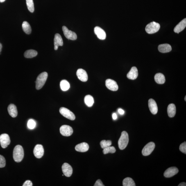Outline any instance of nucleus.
Returning a JSON list of instances; mask_svg holds the SVG:
<instances>
[{
    "label": "nucleus",
    "instance_id": "obj_25",
    "mask_svg": "<svg viewBox=\"0 0 186 186\" xmlns=\"http://www.w3.org/2000/svg\"><path fill=\"white\" fill-rule=\"evenodd\" d=\"M37 52L34 50H29L25 52L24 56L25 57L27 58H34L37 56Z\"/></svg>",
    "mask_w": 186,
    "mask_h": 186
},
{
    "label": "nucleus",
    "instance_id": "obj_22",
    "mask_svg": "<svg viewBox=\"0 0 186 186\" xmlns=\"http://www.w3.org/2000/svg\"><path fill=\"white\" fill-rule=\"evenodd\" d=\"M158 50L161 53H167L171 51L172 47L169 44H161L158 46Z\"/></svg>",
    "mask_w": 186,
    "mask_h": 186
},
{
    "label": "nucleus",
    "instance_id": "obj_26",
    "mask_svg": "<svg viewBox=\"0 0 186 186\" xmlns=\"http://www.w3.org/2000/svg\"><path fill=\"white\" fill-rule=\"evenodd\" d=\"M84 100H85V103L87 106L91 107L94 104V98L90 95L86 96Z\"/></svg>",
    "mask_w": 186,
    "mask_h": 186
},
{
    "label": "nucleus",
    "instance_id": "obj_15",
    "mask_svg": "<svg viewBox=\"0 0 186 186\" xmlns=\"http://www.w3.org/2000/svg\"><path fill=\"white\" fill-rule=\"evenodd\" d=\"M94 32L98 38L101 40H105L106 38V34L105 31L99 27L96 26L94 29Z\"/></svg>",
    "mask_w": 186,
    "mask_h": 186
},
{
    "label": "nucleus",
    "instance_id": "obj_8",
    "mask_svg": "<svg viewBox=\"0 0 186 186\" xmlns=\"http://www.w3.org/2000/svg\"><path fill=\"white\" fill-rule=\"evenodd\" d=\"M0 143L2 148L3 149L8 147L10 143L9 136L7 134H2L0 135Z\"/></svg>",
    "mask_w": 186,
    "mask_h": 186
},
{
    "label": "nucleus",
    "instance_id": "obj_12",
    "mask_svg": "<svg viewBox=\"0 0 186 186\" xmlns=\"http://www.w3.org/2000/svg\"><path fill=\"white\" fill-rule=\"evenodd\" d=\"M62 172L66 176L70 177L72 174L73 170L69 164L65 163L62 165Z\"/></svg>",
    "mask_w": 186,
    "mask_h": 186
},
{
    "label": "nucleus",
    "instance_id": "obj_40",
    "mask_svg": "<svg viewBox=\"0 0 186 186\" xmlns=\"http://www.w3.org/2000/svg\"><path fill=\"white\" fill-rule=\"evenodd\" d=\"M186 184L185 182H182V183H180L179 185H178V186H186Z\"/></svg>",
    "mask_w": 186,
    "mask_h": 186
},
{
    "label": "nucleus",
    "instance_id": "obj_5",
    "mask_svg": "<svg viewBox=\"0 0 186 186\" xmlns=\"http://www.w3.org/2000/svg\"><path fill=\"white\" fill-rule=\"evenodd\" d=\"M59 112L64 117L71 120H74L75 119V116L74 113L67 108L62 107L60 109Z\"/></svg>",
    "mask_w": 186,
    "mask_h": 186
},
{
    "label": "nucleus",
    "instance_id": "obj_28",
    "mask_svg": "<svg viewBox=\"0 0 186 186\" xmlns=\"http://www.w3.org/2000/svg\"><path fill=\"white\" fill-rule=\"evenodd\" d=\"M123 186H135V182L131 178H127L124 179L123 181Z\"/></svg>",
    "mask_w": 186,
    "mask_h": 186
},
{
    "label": "nucleus",
    "instance_id": "obj_35",
    "mask_svg": "<svg viewBox=\"0 0 186 186\" xmlns=\"http://www.w3.org/2000/svg\"><path fill=\"white\" fill-rule=\"evenodd\" d=\"M179 149L180 151L182 152V153L186 154V142L182 143L180 145Z\"/></svg>",
    "mask_w": 186,
    "mask_h": 186
},
{
    "label": "nucleus",
    "instance_id": "obj_38",
    "mask_svg": "<svg viewBox=\"0 0 186 186\" xmlns=\"http://www.w3.org/2000/svg\"><path fill=\"white\" fill-rule=\"evenodd\" d=\"M118 112L121 115H123L124 114V111L121 109H119L118 110Z\"/></svg>",
    "mask_w": 186,
    "mask_h": 186
},
{
    "label": "nucleus",
    "instance_id": "obj_14",
    "mask_svg": "<svg viewBox=\"0 0 186 186\" xmlns=\"http://www.w3.org/2000/svg\"><path fill=\"white\" fill-rule=\"evenodd\" d=\"M178 172V170L176 167H172L168 168L165 171L164 176L166 178H170L176 175Z\"/></svg>",
    "mask_w": 186,
    "mask_h": 186
},
{
    "label": "nucleus",
    "instance_id": "obj_31",
    "mask_svg": "<svg viewBox=\"0 0 186 186\" xmlns=\"http://www.w3.org/2000/svg\"><path fill=\"white\" fill-rule=\"evenodd\" d=\"M116 152V149L114 146H109L108 147L103 149V152L104 154H107L109 153H114Z\"/></svg>",
    "mask_w": 186,
    "mask_h": 186
},
{
    "label": "nucleus",
    "instance_id": "obj_7",
    "mask_svg": "<svg viewBox=\"0 0 186 186\" xmlns=\"http://www.w3.org/2000/svg\"><path fill=\"white\" fill-rule=\"evenodd\" d=\"M62 29L64 35L66 38L72 40H76L77 39V37L75 32L69 30L65 26L62 27Z\"/></svg>",
    "mask_w": 186,
    "mask_h": 186
},
{
    "label": "nucleus",
    "instance_id": "obj_11",
    "mask_svg": "<svg viewBox=\"0 0 186 186\" xmlns=\"http://www.w3.org/2000/svg\"><path fill=\"white\" fill-rule=\"evenodd\" d=\"M105 85L107 88L112 91H116L118 89L117 83L111 79H108L105 81Z\"/></svg>",
    "mask_w": 186,
    "mask_h": 186
},
{
    "label": "nucleus",
    "instance_id": "obj_43",
    "mask_svg": "<svg viewBox=\"0 0 186 186\" xmlns=\"http://www.w3.org/2000/svg\"><path fill=\"white\" fill-rule=\"evenodd\" d=\"M186 96H185V101H186Z\"/></svg>",
    "mask_w": 186,
    "mask_h": 186
},
{
    "label": "nucleus",
    "instance_id": "obj_23",
    "mask_svg": "<svg viewBox=\"0 0 186 186\" xmlns=\"http://www.w3.org/2000/svg\"><path fill=\"white\" fill-rule=\"evenodd\" d=\"M167 112L168 116L170 118L174 117L176 115V109L174 104H170L168 107Z\"/></svg>",
    "mask_w": 186,
    "mask_h": 186
},
{
    "label": "nucleus",
    "instance_id": "obj_29",
    "mask_svg": "<svg viewBox=\"0 0 186 186\" xmlns=\"http://www.w3.org/2000/svg\"><path fill=\"white\" fill-rule=\"evenodd\" d=\"M61 89L63 91H66L68 90L70 87L69 82L67 80H63L60 83Z\"/></svg>",
    "mask_w": 186,
    "mask_h": 186
},
{
    "label": "nucleus",
    "instance_id": "obj_33",
    "mask_svg": "<svg viewBox=\"0 0 186 186\" xmlns=\"http://www.w3.org/2000/svg\"><path fill=\"white\" fill-rule=\"evenodd\" d=\"M36 123L33 119H30L28 121L27 123L28 128L30 129H33L35 128Z\"/></svg>",
    "mask_w": 186,
    "mask_h": 186
},
{
    "label": "nucleus",
    "instance_id": "obj_3",
    "mask_svg": "<svg viewBox=\"0 0 186 186\" xmlns=\"http://www.w3.org/2000/svg\"><path fill=\"white\" fill-rule=\"evenodd\" d=\"M129 141V138L128 133L126 131H123L118 143L119 149L122 150L125 149L128 145Z\"/></svg>",
    "mask_w": 186,
    "mask_h": 186
},
{
    "label": "nucleus",
    "instance_id": "obj_27",
    "mask_svg": "<svg viewBox=\"0 0 186 186\" xmlns=\"http://www.w3.org/2000/svg\"><path fill=\"white\" fill-rule=\"evenodd\" d=\"M22 28L23 31L27 34H30L31 33V29L30 25L27 22L25 21L22 24Z\"/></svg>",
    "mask_w": 186,
    "mask_h": 186
},
{
    "label": "nucleus",
    "instance_id": "obj_2",
    "mask_svg": "<svg viewBox=\"0 0 186 186\" xmlns=\"http://www.w3.org/2000/svg\"><path fill=\"white\" fill-rule=\"evenodd\" d=\"M48 76L47 73L44 72L41 73L38 76L36 85V88L37 90H40L44 86L47 79Z\"/></svg>",
    "mask_w": 186,
    "mask_h": 186
},
{
    "label": "nucleus",
    "instance_id": "obj_4",
    "mask_svg": "<svg viewBox=\"0 0 186 186\" xmlns=\"http://www.w3.org/2000/svg\"><path fill=\"white\" fill-rule=\"evenodd\" d=\"M160 28V25L159 23L153 21L146 25V31L148 34H153L158 32Z\"/></svg>",
    "mask_w": 186,
    "mask_h": 186
},
{
    "label": "nucleus",
    "instance_id": "obj_36",
    "mask_svg": "<svg viewBox=\"0 0 186 186\" xmlns=\"http://www.w3.org/2000/svg\"><path fill=\"white\" fill-rule=\"evenodd\" d=\"M94 186H105L103 185L102 182L99 179L96 181L95 183Z\"/></svg>",
    "mask_w": 186,
    "mask_h": 186
},
{
    "label": "nucleus",
    "instance_id": "obj_1",
    "mask_svg": "<svg viewBox=\"0 0 186 186\" xmlns=\"http://www.w3.org/2000/svg\"><path fill=\"white\" fill-rule=\"evenodd\" d=\"M13 157L14 161L18 163L22 161L24 157V149L22 146L17 145L14 148Z\"/></svg>",
    "mask_w": 186,
    "mask_h": 186
},
{
    "label": "nucleus",
    "instance_id": "obj_42",
    "mask_svg": "<svg viewBox=\"0 0 186 186\" xmlns=\"http://www.w3.org/2000/svg\"><path fill=\"white\" fill-rule=\"evenodd\" d=\"M5 1V0H0V2L3 3V2H4Z\"/></svg>",
    "mask_w": 186,
    "mask_h": 186
},
{
    "label": "nucleus",
    "instance_id": "obj_30",
    "mask_svg": "<svg viewBox=\"0 0 186 186\" xmlns=\"http://www.w3.org/2000/svg\"><path fill=\"white\" fill-rule=\"evenodd\" d=\"M26 2L28 10L30 12H33L34 11V6L33 0H26Z\"/></svg>",
    "mask_w": 186,
    "mask_h": 186
},
{
    "label": "nucleus",
    "instance_id": "obj_34",
    "mask_svg": "<svg viewBox=\"0 0 186 186\" xmlns=\"http://www.w3.org/2000/svg\"><path fill=\"white\" fill-rule=\"evenodd\" d=\"M6 160L4 157L0 155V168L4 167L6 165Z\"/></svg>",
    "mask_w": 186,
    "mask_h": 186
},
{
    "label": "nucleus",
    "instance_id": "obj_21",
    "mask_svg": "<svg viewBox=\"0 0 186 186\" xmlns=\"http://www.w3.org/2000/svg\"><path fill=\"white\" fill-rule=\"evenodd\" d=\"M8 111L9 114L12 118L17 117L18 111L16 107L13 104H11L8 107Z\"/></svg>",
    "mask_w": 186,
    "mask_h": 186
},
{
    "label": "nucleus",
    "instance_id": "obj_24",
    "mask_svg": "<svg viewBox=\"0 0 186 186\" xmlns=\"http://www.w3.org/2000/svg\"><path fill=\"white\" fill-rule=\"evenodd\" d=\"M155 79L157 83L163 84L165 83V79L164 75L161 73H158L155 75Z\"/></svg>",
    "mask_w": 186,
    "mask_h": 186
},
{
    "label": "nucleus",
    "instance_id": "obj_20",
    "mask_svg": "<svg viewBox=\"0 0 186 186\" xmlns=\"http://www.w3.org/2000/svg\"><path fill=\"white\" fill-rule=\"evenodd\" d=\"M186 26V19L185 18L175 27L174 31L175 33L178 34L185 29Z\"/></svg>",
    "mask_w": 186,
    "mask_h": 186
},
{
    "label": "nucleus",
    "instance_id": "obj_19",
    "mask_svg": "<svg viewBox=\"0 0 186 186\" xmlns=\"http://www.w3.org/2000/svg\"><path fill=\"white\" fill-rule=\"evenodd\" d=\"M89 149V145L86 143L83 142L78 144L75 147V150L77 151L84 152L88 151Z\"/></svg>",
    "mask_w": 186,
    "mask_h": 186
},
{
    "label": "nucleus",
    "instance_id": "obj_39",
    "mask_svg": "<svg viewBox=\"0 0 186 186\" xmlns=\"http://www.w3.org/2000/svg\"><path fill=\"white\" fill-rule=\"evenodd\" d=\"M112 118L114 120H115L117 119V114H116V113H114L113 114Z\"/></svg>",
    "mask_w": 186,
    "mask_h": 186
},
{
    "label": "nucleus",
    "instance_id": "obj_18",
    "mask_svg": "<svg viewBox=\"0 0 186 186\" xmlns=\"http://www.w3.org/2000/svg\"><path fill=\"white\" fill-rule=\"evenodd\" d=\"M138 76V70L137 68L135 67H132L129 72L127 75V78L131 80L135 79Z\"/></svg>",
    "mask_w": 186,
    "mask_h": 186
},
{
    "label": "nucleus",
    "instance_id": "obj_32",
    "mask_svg": "<svg viewBox=\"0 0 186 186\" xmlns=\"http://www.w3.org/2000/svg\"><path fill=\"white\" fill-rule=\"evenodd\" d=\"M111 144V141L110 140L106 141L103 140L101 141V143H100L101 147L103 149L110 146Z\"/></svg>",
    "mask_w": 186,
    "mask_h": 186
},
{
    "label": "nucleus",
    "instance_id": "obj_17",
    "mask_svg": "<svg viewBox=\"0 0 186 186\" xmlns=\"http://www.w3.org/2000/svg\"><path fill=\"white\" fill-rule=\"evenodd\" d=\"M54 49L57 50L59 46H62L63 45V41L62 37L59 34L55 35L54 39Z\"/></svg>",
    "mask_w": 186,
    "mask_h": 186
},
{
    "label": "nucleus",
    "instance_id": "obj_10",
    "mask_svg": "<svg viewBox=\"0 0 186 186\" xmlns=\"http://www.w3.org/2000/svg\"><path fill=\"white\" fill-rule=\"evenodd\" d=\"M44 153V148L42 145L37 144L34 150V154L36 158L40 159L43 156Z\"/></svg>",
    "mask_w": 186,
    "mask_h": 186
},
{
    "label": "nucleus",
    "instance_id": "obj_9",
    "mask_svg": "<svg viewBox=\"0 0 186 186\" xmlns=\"http://www.w3.org/2000/svg\"><path fill=\"white\" fill-rule=\"evenodd\" d=\"M60 133L64 136L69 137L72 135V128L68 125H63L60 129Z\"/></svg>",
    "mask_w": 186,
    "mask_h": 186
},
{
    "label": "nucleus",
    "instance_id": "obj_41",
    "mask_svg": "<svg viewBox=\"0 0 186 186\" xmlns=\"http://www.w3.org/2000/svg\"><path fill=\"white\" fill-rule=\"evenodd\" d=\"M2 48V46L1 44L0 43V53L1 51Z\"/></svg>",
    "mask_w": 186,
    "mask_h": 186
},
{
    "label": "nucleus",
    "instance_id": "obj_16",
    "mask_svg": "<svg viewBox=\"0 0 186 186\" xmlns=\"http://www.w3.org/2000/svg\"><path fill=\"white\" fill-rule=\"evenodd\" d=\"M148 105L150 111L152 114H156L158 111V108L157 104L152 99H150L148 101Z\"/></svg>",
    "mask_w": 186,
    "mask_h": 186
},
{
    "label": "nucleus",
    "instance_id": "obj_13",
    "mask_svg": "<svg viewBox=\"0 0 186 186\" xmlns=\"http://www.w3.org/2000/svg\"><path fill=\"white\" fill-rule=\"evenodd\" d=\"M77 75L79 79L82 81L86 82L88 80V76L87 73L83 69H78L77 71Z\"/></svg>",
    "mask_w": 186,
    "mask_h": 186
},
{
    "label": "nucleus",
    "instance_id": "obj_6",
    "mask_svg": "<svg viewBox=\"0 0 186 186\" xmlns=\"http://www.w3.org/2000/svg\"><path fill=\"white\" fill-rule=\"evenodd\" d=\"M155 144L153 142H150L146 145L143 148L142 150V154L144 156H148L151 154L154 150Z\"/></svg>",
    "mask_w": 186,
    "mask_h": 186
},
{
    "label": "nucleus",
    "instance_id": "obj_37",
    "mask_svg": "<svg viewBox=\"0 0 186 186\" xmlns=\"http://www.w3.org/2000/svg\"><path fill=\"white\" fill-rule=\"evenodd\" d=\"M23 186H32L33 183L30 180H27L25 182L23 185Z\"/></svg>",
    "mask_w": 186,
    "mask_h": 186
}]
</instances>
